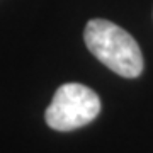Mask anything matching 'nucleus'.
Listing matches in <instances>:
<instances>
[{
  "label": "nucleus",
  "mask_w": 153,
  "mask_h": 153,
  "mask_svg": "<svg viewBox=\"0 0 153 153\" xmlns=\"http://www.w3.org/2000/svg\"><path fill=\"white\" fill-rule=\"evenodd\" d=\"M99 112V95L87 85L73 82L58 87L44 112V119L56 131H73L92 123Z\"/></svg>",
  "instance_id": "2"
},
{
  "label": "nucleus",
  "mask_w": 153,
  "mask_h": 153,
  "mask_svg": "<svg viewBox=\"0 0 153 153\" xmlns=\"http://www.w3.org/2000/svg\"><path fill=\"white\" fill-rule=\"evenodd\" d=\"M83 39L88 51L107 68L124 76L136 78L143 71V55L129 33L105 19L87 22Z\"/></svg>",
  "instance_id": "1"
}]
</instances>
